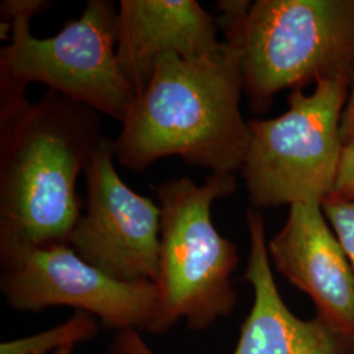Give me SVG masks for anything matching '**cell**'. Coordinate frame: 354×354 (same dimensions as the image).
<instances>
[{"label":"cell","mask_w":354,"mask_h":354,"mask_svg":"<svg viewBox=\"0 0 354 354\" xmlns=\"http://www.w3.org/2000/svg\"><path fill=\"white\" fill-rule=\"evenodd\" d=\"M104 137L100 113L55 91L0 102V253L68 244L76 181Z\"/></svg>","instance_id":"1"},{"label":"cell","mask_w":354,"mask_h":354,"mask_svg":"<svg viewBox=\"0 0 354 354\" xmlns=\"http://www.w3.org/2000/svg\"><path fill=\"white\" fill-rule=\"evenodd\" d=\"M243 92L241 53L234 42L222 41L194 58L165 54L121 121L117 162L134 172L167 156L212 174L241 169L251 138Z\"/></svg>","instance_id":"2"},{"label":"cell","mask_w":354,"mask_h":354,"mask_svg":"<svg viewBox=\"0 0 354 354\" xmlns=\"http://www.w3.org/2000/svg\"><path fill=\"white\" fill-rule=\"evenodd\" d=\"M226 41L241 53L244 93L264 113L283 89L354 80V0H223Z\"/></svg>","instance_id":"3"},{"label":"cell","mask_w":354,"mask_h":354,"mask_svg":"<svg viewBox=\"0 0 354 354\" xmlns=\"http://www.w3.org/2000/svg\"><path fill=\"white\" fill-rule=\"evenodd\" d=\"M236 189L232 174H212L203 184L189 177L168 180L155 188L162 210L159 273V333L184 319L192 330H203L236 306L231 283L239 254L218 232L213 203Z\"/></svg>","instance_id":"4"},{"label":"cell","mask_w":354,"mask_h":354,"mask_svg":"<svg viewBox=\"0 0 354 354\" xmlns=\"http://www.w3.org/2000/svg\"><path fill=\"white\" fill-rule=\"evenodd\" d=\"M30 20L13 19L10 44L0 50V100L26 97L29 84L42 83L121 122L137 95L118 64L113 1L89 0L53 37H35Z\"/></svg>","instance_id":"5"},{"label":"cell","mask_w":354,"mask_h":354,"mask_svg":"<svg viewBox=\"0 0 354 354\" xmlns=\"http://www.w3.org/2000/svg\"><path fill=\"white\" fill-rule=\"evenodd\" d=\"M349 87L320 80L311 95L292 89L285 113L248 122L251 138L241 171L253 207L323 203L332 196Z\"/></svg>","instance_id":"6"},{"label":"cell","mask_w":354,"mask_h":354,"mask_svg":"<svg viewBox=\"0 0 354 354\" xmlns=\"http://www.w3.org/2000/svg\"><path fill=\"white\" fill-rule=\"evenodd\" d=\"M0 291L12 308L39 313L68 306L118 330L159 333V294L155 282L127 283L84 261L68 245L0 253Z\"/></svg>","instance_id":"7"},{"label":"cell","mask_w":354,"mask_h":354,"mask_svg":"<svg viewBox=\"0 0 354 354\" xmlns=\"http://www.w3.org/2000/svg\"><path fill=\"white\" fill-rule=\"evenodd\" d=\"M113 140L104 137L84 172L86 212L68 245L112 279L155 282L159 273L162 210L129 188L114 165Z\"/></svg>","instance_id":"8"},{"label":"cell","mask_w":354,"mask_h":354,"mask_svg":"<svg viewBox=\"0 0 354 354\" xmlns=\"http://www.w3.org/2000/svg\"><path fill=\"white\" fill-rule=\"evenodd\" d=\"M250 254L244 279L252 286L253 306L232 354H352V346L319 317L304 320L285 304L270 268L264 218L247 212ZM108 354H156L138 330H118Z\"/></svg>","instance_id":"9"},{"label":"cell","mask_w":354,"mask_h":354,"mask_svg":"<svg viewBox=\"0 0 354 354\" xmlns=\"http://www.w3.org/2000/svg\"><path fill=\"white\" fill-rule=\"evenodd\" d=\"M268 252L279 273L317 306L320 320L354 348V272L322 203H295Z\"/></svg>","instance_id":"10"},{"label":"cell","mask_w":354,"mask_h":354,"mask_svg":"<svg viewBox=\"0 0 354 354\" xmlns=\"http://www.w3.org/2000/svg\"><path fill=\"white\" fill-rule=\"evenodd\" d=\"M214 17L197 0H121L117 58L138 96L169 53L194 58L221 45Z\"/></svg>","instance_id":"11"},{"label":"cell","mask_w":354,"mask_h":354,"mask_svg":"<svg viewBox=\"0 0 354 354\" xmlns=\"http://www.w3.org/2000/svg\"><path fill=\"white\" fill-rule=\"evenodd\" d=\"M99 320L77 311L62 324L24 339L1 342L0 354H54L64 348L92 340L99 330Z\"/></svg>","instance_id":"12"},{"label":"cell","mask_w":354,"mask_h":354,"mask_svg":"<svg viewBox=\"0 0 354 354\" xmlns=\"http://www.w3.org/2000/svg\"><path fill=\"white\" fill-rule=\"evenodd\" d=\"M322 209L342 243L354 272V201L328 197L322 203Z\"/></svg>","instance_id":"13"},{"label":"cell","mask_w":354,"mask_h":354,"mask_svg":"<svg viewBox=\"0 0 354 354\" xmlns=\"http://www.w3.org/2000/svg\"><path fill=\"white\" fill-rule=\"evenodd\" d=\"M330 197L354 201V140L344 145L335 189Z\"/></svg>","instance_id":"14"},{"label":"cell","mask_w":354,"mask_h":354,"mask_svg":"<svg viewBox=\"0 0 354 354\" xmlns=\"http://www.w3.org/2000/svg\"><path fill=\"white\" fill-rule=\"evenodd\" d=\"M50 6V0H3L0 3V23L11 24L13 19L23 16L32 19Z\"/></svg>","instance_id":"15"},{"label":"cell","mask_w":354,"mask_h":354,"mask_svg":"<svg viewBox=\"0 0 354 354\" xmlns=\"http://www.w3.org/2000/svg\"><path fill=\"white\" fill-rule=\"evenodd\" d=\"M342 140L344 145H348L354 140V80L352 83L351 95L345 105L342 118Z\"/></svg>","instance_id":"16"},{"label":"cell","mask_w":354,"mask_h":354,"mask_svg":"<svg viewBox=\"0 0 354 354\" xmlns=\"http://www.w3.org/2000/svg\"><path fill=\"white\" fill-rule=\"evenodd\" d=\"M73 349L74 348H64V349H59L58 352H55L54 354H73Z\"/></svg>","instance_id":"17"}]
</instances>
